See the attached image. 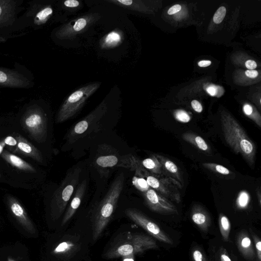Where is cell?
Segmentation results:
<instances>
[{
    "label": "cell",
    "instance_id": "1",
    "mask_svg": "<svg viewBox=\"0 0 261 261\" xmlns=\"http://www.w3.org/2000/svg\"><path fill=\"white\" fill-rule=\"evenodd\" d=\"M124 175L121 173L113 180L103 198L97 205L92 218V239L96 241L108 224L124 187Z\"/></svg>",
    "mask_w": 261,
    "mask_h": 261
},
{
    "label": "cell",
    "instance_id": "2",
    "mask_svg": "<svg viewBox=\"0 0 261 261\" xmlns=\"http://www.w3.org/2000/svg\"><path fill=\"white\" fill-rule=\"evenodd\" d=\"M222 129L226 143L236 153L241 154L248 165L253 168L256 146L243 128L231 116L223 115Z\"/></svg>",
    "mask_w": 261,
    "mask_h": 261
},
{
    "label": "cell",
    "instance_id": "3",
    "mask_svg": "<svg viewBox=\"0 0 261 261\" xmlns=\"http://www.w3.org/2000/svg\"><path fill=\"white\" fill-rule=\"evenodd\" d=\"M158 248L156 241L151 237L140 233L127 234L113 244L105 253L103 257L114 259L133 256L135 254Z\"/></svg>",
    "mask_w": 261,
    "mask_h": 261
},
{
    "label": "cell",
    "instance_id": "4",
    "mask_svg": "<svg viewBox=\"0 0 261 261\" xmlns=\"http://www.w3.org/2000/svg\"><path fill=\"white\" fill-rule=\"evenodd\" d=\"M20 122L23 128L37 142L44 141L47 136V117L39 100L33 99L24 107Z\"/></svg>",
    "mask_w": 261,
    "mask_h": 261
},
{
    "label": "cell",
    "instance_id": "5",
    "mask_svg": "<svg viewBox=\"0 0 261 261\" xmlns=\"http://www.w3.org/2000/svg\"><path fill=\"white\" fill-rule=\"evenodd\" d=\"M54 10L51 4L42 0L28 2L24 11L19 16L17 32L27 28L38 30L46 24L53 17Z\"/></svg>",
    "mask_w": 261,
    "mask_h": 261
},
{
    "label": "cell",
    "instance_id": "6",
    "mask_svg": "<svg viewBox=\"0 0 261 261\" xmlns=\"http://www.w3.org/2000/svg\"><path fill=\"white\" fill-rule=\"evenodd\" d=\"M82 168L76 166L66 174L55 192L51 202V210L55 218L60 217L64 211L73 192L79 184Z\"/></svg>",
    "mask_w": 261,
    "mask_h": 261
},
{
    "label": "cell",
    "instance_id": "7",
    "mask_svg": "<svg viewBox=\"0 0 261 261\" xmlns=\"http://www.w3.org/2000/svg\"><path fill=\"white\" fill-rule=\"evenodd\" d=\"M100 83L84 86L72 92L61 105L57 115L56 122H63L75 115L87 100L98 89Z\"/></svg>",
    "mask_w": 261,
    "mask_h": 261
},
{
    "label": "cell",
    "instance_id": "8",
    "mask_svg": "<svg viewBox=\"0 0 261 261\" xmlns=\"http://www.w3.org/2000/svg\"><path fill=\"white\" fill-rule=\"evenodd\" d=\"M23 3V0H0V36L17 34L18 18L25 8Z\"/></svg>",
    "mask_w": 261,
    "mask_h": 261
},
{
    "label": "cell",
    "instance_id": "9",
    "mask_svg": "<svg viewBox=\"0 0 261 261\" xmlns=\"http://www.w3.org/2000/svg\"><path fill=\"white\" fill-rule=\"evenodd\" d=\"M34 85V75L24 65L15 62L13 68L0 67V88L30 89Z\"/></svg>",
    "mask_w": 261,
    "mask_h": 261
},
{
    "label": "cell",
    "instance_id": "10",
    "mask_svg": "<svg viewBox=\"0 0 261 261\" xmlns=\"http://www.w3.org/2000/svg\"><path fill=\"white\" fill-rule=\"evenodd\" d=\"M100 17L98 13H92L78 17L57 29L54 32V37L59 40L72 39L84 32Z\"/></svg>",
    "mask_w": 261,
    "mask_h": 261
},
{
    "label": "cell",
    "instance_id": "11",
    "mask_svg": "<svg viewBox=\"0 0 261 261\" xmlns=\"http://www.w3.org/2000/svg\"><path fill=\"white\" fill-rule=\"evenodd\" d=\"M125 213L132 221L143 228L151 236L165 244H173V240L168 234L140 211L135 208H127Z\"/></svg>",
    "mask_w": 261,
    "mask_h": 261
},
{
    "label": "cell",
    "instance_id": "12",
    "mask_svg": "<svg viewBox=\"0 0 261 261\" xmlns=\"http://www.w3.org/2000/svg\"><path fill=\"white\" fill-rule=\"evenodd\" d=\"M107 111V103L102 101L84 119L72 127L67 135V141L72 143L83 137L90 127L96 125L98 121L106 114Z\"/></svg>",
    "mask_w": 261,
    "mask_h": 261
},
{
    "label": "cell",
    "instance_id": "13",
    "mask_svg": "<svg viewBox=\"0 0 261 261\" xmlns=\"http://www.w3.org/2000/svg\"><path fill=\"white\" fill-rule=\"evenodd\" d=\"M145 202L152 211L162 215L178 214L175 205L169 199L150 188L143 193Z\"/></svg>",
    "mask_w": 261,
    "mask_h": 261
},
{
    "label": "cell",
    "instance_id": "14",
    "mask_svg": "<svg viewBox=\"0 0 261 261\" xmlns=\"http://www.w3.org/2000/svg\"><path fill=\"white\" fill-rule=\"evenodd\" d=\"M144 178L149 186L158 191L161 195L178 203L180 201V196L174 186L171 185V181H166L165 179H159L150 174L148 171L145 173Z\"/></svg>",
    "mask_w": 261,
    "mask_h": 261
},
{
    "label": "cell",
    "instance_id": "15",
    "mask_svg": "<svg viewBox=\"0 0 261 261\" xmlns=\"http://www.w3.org/2000/svg\"><path fill=\"white\" fill-rule=\"evenodd\" d=\"M236 244L238 249L248 261H257L255 248L250 237L246 230H242L237 234Z\"/></svg>",
    "mask_w": 261,
    "mask_h": 261
},
{
    "label": "cell",
    "instance_id": "16",
    "mask_svg": "<svg viewBox=\"0 0 261 261\" xmlns=\"http://www.w3.org/2000/svg\"><path fill=\"white\" fill-rule=\"evenodd\" d=\"M87 188L86 179L78 184L74 195L68 206L62 221V225H65L73 216L80 205Z\"/></svg>",
    "mask_w": 261,
    "mask_h": 261
},
{
    "label": "cell",
    "instance_id": "17",
    "mask_svg": "<svg viewBox=\"0 0 261 261\" xmlns=\"http://www.w3.org/2000/svg\"><path fill=\"white\" fill-rule=\"evenodd\" d=\"M17 142L14 152H18L23 155L33 158L38 162H42L43 157L40 151L22 136L16 137Z\"/></svg>",
    "mask_w": 261,
    "mask_h": 261
},
{
    "label": "cell",
    "instance_id": "18",
    "mask_svg": "<svg viewBox=\"0 0 261 261\" xmlns=\"http://www.w3.org/2000/svg\"><path fill=\"white\" fill-rule=\"evenodd\" d=\"M191 217L193 223L203 232L207 233L211 225L208 213L200 205L194 206L191 210Z\"/></svg>",
    "mask_w": 261,
    "mask_h": 261
},
{
    "label": "cell",
    "instance_id": "19",
    "mask_svg": "<svg viewBox=\"0 0 261 261\" xmlns=\"http://www.w3.org/2000/svg\"><path fill=\"white\" fill-rule=\"evenodd\" d=\"M117 166L133 170L135 172V176L142 178H144V173L147 171L142 166L141 161L132 154L122 156Z\"/></svg>",
    "mask_w": 261,
    "mask_h": 261
},
{
    "label": "cell",
    "instance_id": "20",
    "mask_svg": "<svg viewBox=\"0 0 261 261\" xmlns=\"http://www.w3.org/2000/svg\"><path fill=\"white\" fill-rule=\"evenodd\" d=\"M112 149H109L108 153L105 151L104 153H98L95 160V164L99 172L104 171H107L108 169L116 166L119 162L118 157L116 153L111 152Z\"/></svg>",
    "mask_w": 261,
    "mask_h": 261
},
{
    "label": "cell",
    "instance_id": "21",
    "mask_svg": "<svg viewBox=\"0 0 261 261\" xmlns=\"http://www.w3.org/2000/svg\"><path fill=\"white\" fill-rule=\"evenodd\" d=\"M123 32L115 29L104 36L100 41V46L102 49H110L119 45L123 41Z\"/></svg>",
    "mask_w": 261,
    "mask_h": 261
},
{
    "label": "cell",
    "instance_id": "22",
    "mask_svg": "<svg viewBox=\"0 0 261 261\" xmlns=\"http://www.w3.org/2000/svg\"><path fill=\"white\" fill-rule=\"evenodd\" d=\"M1 156L7 163L19 170L31 172L36 171L35 168L31 164L7 150L2 153Z\"/></svg>",
    "mask_w": 261,
    "mask_h": 261
},
{
    "label": "cell",
    "instance_id": "23",
    "mask_svg": "<svg viewBox=\"0 0 261 261\" xmlns=\"http://www.w3.org/2000/svg\"><path fill=\"white\" fill-rule=\"evenodd\" d=\"M154 155L161 163L163 171H165L179 182L182 181L180 173L177 166L174 162L162 155L158 154H155Z\"/></svg>",
    "mask_w": 261,
    "mask_h": 261
},
{
    "label": "cell",
    "instance_id": "24",
    "mask_svg": "<svg viewBox=\"0 0 261 261\" xmlns=\"http://www.w3.org/2000/svg\"><path fill=\"white\" fill-rule=\"evenodd\" d=\"M182 138L203 151H206L209 149L206 142L199 136L191 133H186L182 135Z\"/></svg>",
    "mask_w": 261,
    "mask_h": 261
},
{
    "label": "cell",
    "instance_id": "25",
    "mask_svg": "<svg viewBox=\"0 0 261 261\" xmlns=\"http://www.w3.org/2000/svg\"><path fill=\"white\" fill-rule=\"evenodd\" d=\"M143 167L151 173L160 174L163 172L162 165L154 154L141 161Z\"/></svg>",
    "mask_w": 261,
    "mask_h": 261
},
{
    "label": "cell",
    "instance_id": "26",
    "mask_svg": "<svg viewBox=\"0 0 261 261\" xmlns=\"http://www.w3.org/2000/svg\"><path fill=\"white\" fill-rule=\"evenodd\" d=\"M218 223L220 231L223 241L229 242L230 241L229 234L231 229V224L229 219L225 215L220 214Z\"/></svg>",
    "mask_w": 261,
    "mask_h": 261
},
{
    "label": "cell",
    "instance_id": "27",
    "mask_svg": "<svg viewBox=\"0 0 261 261\" xmlns=\"http://www.w3.org/2000/svg\"><path fill=\"white\" fill-rule=\"evenodd\" d=\"M8 202L12 213L19 219L27 221L25 211L18 200L13 197H9Z\"/></svg>",
    "mask_w": 261,
    "mask_h": 261
},
{
    "label": "cell",
    "instance_id": "28",
    "mask_svg": "<svg viewBox=\"0 0 261 261\" xmlns=\"http://www.w3.org/2000/svg\"><path fill=\"white\" fill-rule=\"evenodd\" d=\"M244 113L252 119L259 128L261 127V118L259 114L249 104H245L243 108Z\"/></svg>",
    "mask_w": 261,
    "mask_h": 261
},
{
    "label": "cell",
    "instance_id": "29",
    "mask_svg": "<svg viewBox=\"0 0 261 261\" xmlns=\"http://www.w3.org/2000/svg\"><path fill=\"white\" fill-rule=\"evenodd\" d=\"M250 196L246 191H241L238 194L236 199L237 207L240 210L246 208L250 202Z\"/></svg>",
    "mask_w": 261,
    "mask_h": 261
},
{
    "label": "cell",
    "instance_id": "30",
    "mask_svg": "<svg viewBox=\"0 0 261 261\" xmlns=\"http://www.w3.org/2000/svg\"><path fill=\"white\" fill-rule=\"evenodd\" d=\"M75 245L70 241H64L60 243L55 249L54 252L57 254H67L74 248Z\"/></svg>",
    "mask_w": 261,
    "mask_h": 261
},
{
    "label": "cell",
    "instance_id": "31",
    "mask_svg": "<svg viewBox=\"0 0 261 261\" xmlns=\"http://www.w3.org/2000/svg\"><path fill=\"white\" fill-rule=\"evenodd\" d=\"M202 165L205 168L222 175H227L230 173L228 169L221 165L212 163H204Z\"/></svg>",
    "mask_w": 261,
    "mask_h": 261
},
{
    "label": "cell",
    "instance_id": "32",
    "mask_svg": "<svg viewBox=\"0 0 261 261\" xmlns=\"http://www.w3.org/2000/svg\"><path fill=\"white\" fill-rule=\"evenodd\" d=\"M132 184L139 191L145 193L150 189L146 179L144 178L134 176L133 177Z\"/></svg>",
    "mask_w": 261,
    "mask_h": 261
},
{
    "label": "cell",
    "instance_id": "33",
    "mask_svg": "<svg viewBox=\"0 0 261 261\" xmlns=\"http://www.w3.org/2000/svg\"><path fill=\"white\" fill-rule=\"evenodd\" d=\"M250 233L254 243L257 261H261V241L260 238L250 230Z\"/></svg>",
    "mask_w": 261,
    "mask_h": 261
},
{
    "label": "cell",
    "instance_id": "34",
    "mask_svg": "<svg viewBox=\"0 0 261 261\" xmlns=\"http://www.w3.org/2000/svg\"><path fill=\"white\" fill-rule=\"evenodd\" d=\"M174 118L178 121L182 123H188L191 120L189 114L184 110H177L174 113Z\"/></svg>",
    "mask_w": 261,
    "mask_h": 261
},
{
    "label": "cell",
    "instance_id": "35",
    "mask_svg": "<svg viewBox=\"0 0 261 261\" xmlns=\"http://www.w3.org/2000/svg\"><path fill=\"white\" fill-rule=\"evenodd\" d=\"M192 257L194 261H213L209 259L200 249L196 248L192 251Z\"/></svg>",
    "mask_w": 261,
    "mask_h": 261
},
{
    "label": "cell",
    "instance_id": "36",
    "mask_svg": "<svg viewBox=\"0 0 261 261\" xmlns=\"http://www.w3.org/2000/svg\"><path fill=\"white\" fill-rule=\"evenodd\" d=\"M226 10L225 7L222 6L219 7L215 12L213 20L215 23L218 24L221 22L225 17Z\"/></svg>",
    "mask_w": 261,
    "mask_h": 261
},
{
    "label": "cell",
    "instance_id": "37",
    "mask_svg": "<svg viewBox=\"0 0 261 261\" xmlns=\"http://www.w3.org/2000/svg\"><path fill=\"white\" fill-rule=\"evenodd\" d=\"M219 261H231L225 248L221 247L218 252Z\"/></svg>",
    "mask_w": 261,
    "mask_h": 261
},
{
    "label": "cell",
    "instance_id": "38",
    "mask_svg": "<svg viewBox=\"0 0 261 261\" xmlns=\"http://www.w3.org/2000/svg\"><path fill=\"white\" fill-rule=\"evenodd\" d=\"M221 87L214 85H209L205 89L207 92L211 96H215L219 93V90Z\"/></svg>",
    "mask_w": 261,
    "mask_h": 261
},
{
    "label": "cell",
    "instance_id": "39",
    "mask_svg": "<svg viewBox=\"0 0 261 261\" xmlns=\"http://www.w3.org/2000/svg\"><path fill=\"white\" fill-rule=\"evenodd\" d=\"M80 2L76 0H66L63 2V5L67 8H76L80 6Z\"/></svg>",
    "mask_w": 261,
    "mask_h": 261
},
{
    "label": "cell",
    "instance_id": "40",
    "mask_svg": "<svg viewBox=\"0 0 261 261\" xmlns=\"http://www.w3.org/2000/svg\"><path fill=\"white\" fill-rule=\"evenodd\" d=\"M191 106L194 110L197 113H201L202 111V107L198 101L196 100H192Z\"/></svg>",
    "mask_w": 261,
    "mask_h": 261
},
{
    "label": "cell",
    "instance_id": "41",
    "mask_svg": "<svg viewBox=\"0 0 261 261\" xmlns=\"http://www.w3.org/2000/svg\"><path fill=\"white\" fill-rule=\"evenodd\" d=\"M5 144L9 146H16L17 145V140L12 136H7L4 140Z\"/></svg>",
    "mask_w": 261,
    "mask_h": 261
},
{
    "label": "cell",
    "instance_id": "42",
    "mask_svg": "<svg viewBox=\"0 0 261 261\" xmlns=\"http://www.w3.org/2000/svg\"><path fill=\"white\" fill-rule=\"evenodd\" d=\"M25 34H26V33L24 32V33H20L18 34H17L15 35L12 36H0V44L6 42L10 39L22 36L25 35Z\"/></svg>",
    "mask_w": 261,
    "mask_h": 261
},
{
    "label": "cell",
    "instance_id": "43",
    "mask_svg": "<svg viewBox=\"0 0 261 261\" xmlns=\"http://www.w3.org/2000/svg\"><path fill=\"white\" fill-rule=\"evenodd\" d=\"M181 6L180 5L176 4L170 7L168 10L167 13L169 15H172L179 12Z\"/></svg>",
    "mask_w": 261,
    "mask_h": 261
},
{
    "label": "cell",
    "instance_id": "44",
    "mask_svg": "<svg viewBox=\"0 0 261 261\" xmlns=\"http://www.w3.org/2000/svg\"><path fill=\"white\" fill-rule=\"evenodd\" d=\"M245 66L250 70H254L257 67L256 63L252 60H249L246 61Z\"/></svg>",
    "mask_w": 261,
    "mask_h": 261
},
{
    "label": "cell",
    "instance_id": "45",
    "mask_svg": "<svg viewBox=\"0 0 261 261\" xmlns=\"http://www.w3.org/2000/svg\"><path fill=\"white\" fill-rule=\"evenodd\" d=\"M245 74L248 77L254 79L258 76V72L255 70H247L245 71Z\"/></svg>",
    "mask_w": 261,
    "mask_h": 261
},
{
    "label": "cell",
    "instance_id": "46",
    "mask_svg": "<svg viewBox=\"0 0 261 261\" xmlns=\"http://www.w3.org/2000/svg\"><path fill=\"white\" fill-rule=\"evenodd\" d=\"M211 64V61L209 60H202L198 63V65L201 67L208 66Z\"/></svg>",
    "mask_w": 261,
    "mask_h": 261
},
{
    "label": "cell",
    "instance_id": "47",
    "mask_svg": "<svg viewBox=\"0 0 261 261\" xmlns=\"http://www.w3.org/2000/svg\"><path fill=\"white\" fill-rule=\"evenodd\" d=\"M5 146V143L4 142V140L0 142V154L2 152L3 148Z\"/></svg>",
    "mask_w": 261,
    "mask_h": 261
},
{
    "label": "cell",
    "instance_id": "48",
    "mask_svg": "<svg viewBox=\"0 0 261 261\" xmlns=\"http://www.w3.org/2000/svg\"><path fill=\"white\" fill-rule=\"evenodd\" d=\"M257 194L258 195L257 196H258V199L259 204L260 206V204H261V196H260V191H258V192H257Z\"/></svg>",
    "mask_w": 261,
    "mask_h": 261
},
{
    "label": "cell",
    "instance_id": "49",
    "mask_svg": "<svg viewBox=\"0 0 261 261\" xmlns=\"http://www.w3.org/2000/svg\"><path fill=\"white\" fill-rule=\"evenodd\" d=\"M125 259L123 260V261H134L133 259L132 258H129L128 257H124Z\"/></svg>",
    "mask_w": 261,
    "mask_h": 261
},
{
    "label": "cell",
    "instance_id": "50",
    "mask_svg": "<svg viewBox=\"0 0 261 261\" xmlns=\"http://www.w3.org/2000/svg\"><path fill=\"white\" fill-rule=\"evenodd\" d=\"M10 261H13V260H10Z\"/></svg>",
    "mask_w": 261,
    "mask_h": 261
}]
</instances>
